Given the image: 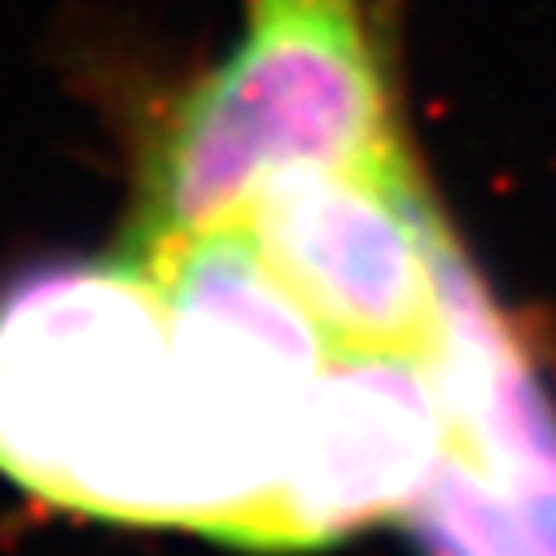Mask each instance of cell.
Returning a JSON list of instances; mask_svg holds the SVG:
<instances>
[{
  "label": "cell",
  "mask_w": 556,
  "mask_h": 556,
  "mask_svg": "<svg viewBox=\"0 0 556 556\" xmlns=\"http://www.w3.org/2000/svg\"><path fill=\"white\" fill-rule=\"evenodd\" d=\"M0 473L105 521L237 543L267 469L219 416L141 250L58 263L0 294Z\"/></svg>",
  "instance_id": "obj_1"
},
{
  "label": "cell",
  "mask_w": 556,
  "mask_h": 556,
  "mask_svg": "<svg viewBox=\"0 0 556 556\" xmlns=\"http://www.w3.org/2000/svg\"><path fill=\"white\" fill-rule=\"evenodd\" d=\"M403 150L390 71L359 0H254L237 49L167 110L131 245L232 228L286 172Z\"/></svg>",
  "instance_id": "obj_2"
},
{
  "label": "cell",
  "mask_w": 556,
  "mask_h": 556,
  "mask_svg": "<svg viewBox=\"0 0 556 556\" xmlns=\"http://www.w3.org/2000/svg\"><path fill=\"white\" fill-rule=\"evenodd\" d=\"M241 228L333 346L399 355L434 346L452 241L407 150L276 176Z\"/></svg>",
  "instance_id": "obj_3"
},
{
  "label": "cell",
  "mask_w": 556,
  "mask_h": 556,
  "mask_svg": "<svg viewBox=\"0 0 556 556\" xmlns=\"http://www.w3.org/2000/svg\"><path fill=\"white\" fill-rule=\"evenodd\" d=\"M443 443L447 416L426 355L338 346L237 547L312 552L377 517L407 513L430 486Z\"/></svg>",
  "instance_id": "obj_4"
},
{
  "label": "cell",
  "mask_w": 556,
  "mask_h": 556,
  "mask_svg": "<svg viewBox=\"0 0 556 556\" xmlns=\"http://www.w3.org/2000/svg\"><path fill=\"white\" fill-rule=\"evenodd\" d=\"M407 517L426 556H556V473L491 469L443 447Z\"/></svg>",
  "instance_id": "obj_5"
}]
</instances>
